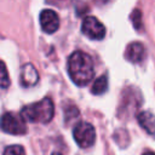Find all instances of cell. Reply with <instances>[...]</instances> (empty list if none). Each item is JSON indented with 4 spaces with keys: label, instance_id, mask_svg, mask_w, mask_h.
Instances as JSON below:
<instances>
[{
    "label": "cell",
    "instance_id": "obj_11",
    "mask_svg": "<svg viewBox=\"0 0 155 155\" xmlns=\"http://www.w3.org/2000/svg\"><path fill=\"white\" fill-rule=\"evenodd\" d=\"M10 76L7 73V68L4 62L0 61V88H7L10 86Z\"/></svg>",
    "mask_w": 155,
    "mask_h": 155
},
{
    "label": "cell",
    "instance_id": "obj_15",
    "mask_svg": "<svg viewBox=\"0 0 155 155\" xmlns=\"http://www.w3.org/2000/svg\"><path fill=\"white\" fill-rule=\"evenodd\" d=\"M52 155H62V154H61V153H53Z\"/></svg>",
    "mask_w": 155,
    "mask_h": 155
},
{
    "label": "cell",
    "instance_id": "obj_5",
    "mask_svg": "<svg viewBox=\"0 0 155 155\" xmlns=\"http://www.w3.org/2000/svg\"><path fill=\"white\" fill-rule=\"evenodd\" d=\"M81 31L92 40H102L105 36V27L93 16H87L84 18Z\"/></svg>",
    "mask_w": 155,
    "mask_h": 155
},
{
    "label": "cell",
    "instance_id": "obj_14",
    "mask_svg": "<svg viewBox=\"0 0 155 155\" xmlns=\"http://www.w3.org/2000/svg\"><path fill=\"white\" fill-rule=\"evenodd\" d=\"M142 155H155V153H154V151H150V150H148V151L143 153Z\"/></svg>",
    "mask_w": 155,
    "mask_h": 155
},
{
    "label": "cell",
    "instance_id": "obj_9",
    "mask_svg": "<svg viewBox=\"0 0 155 155\" xmlns=\"http://www.w3.org/2000/svg\"><path fill=\"white\" fill-rule=\"evenodd\" d=\"M137 120L139 125L150 134H155V116L150 111H140L137 115Z\"/></svg>",
    "mask_w": 155,
    "mask_h": 155
},
{
    "label": "cell",
    "instance_id": "obj_4",
    "mask_svg": "<svg viewBox=\"0 0 155 155\" xmlns=\"http://www.w3.org/2000/svg\"><path fill=\"white\" fill-rule=\"evenodd\" d=\"M73 136L78 145L81 148H90L96 142V131L94 127L85 121H81L75 125L73 130Z\"/></svg>",
    "mask_w": 155,
    "mask_h": 155
},
{
    "label": "cell",
    "instance_id": "obj_13",
    "mask_svg": "<svg viewBox=\"0 0 155 155\" xmlns=\"http://www.w3.org/2000/svg\"><path fill=\"white\" fill-rule=\"evenodd\" d=\"M140 18H142V13H140V11L138 8H136L131 15V21H132V24H133V27L136 29H140V27H142Z\"/></svg>",
    "mask_w": 155,
    "mask_h": 155
},
{
    "label": "cell",
    "instance_id": "obj_8",
    "mask_svg": "<svg viewBox=\"0 0 155 155\" xmlns=\"http://www.w3.org/2000/svg\"><path fill=\"white\" fill-rule=\"evenodd\" d=\"M144 53H145V50H144L143 44H140L138 41H134V42L128 44V46L126 47L125 56L130 62L138 63L144 58Z\"/></svg>",
    "mask_w": 155,
    "mask_h": 155
},
{
    "label": "cell",
    "instance_id": "obj_3",
    "mask_svg": "<svg viewBox=\"0 0 155 155\" xmlns=\"http://www.w3.org/2000/svg\"><path fill=\"white\" fill-rule=\"evenodd\" d=\"M0 128L10 134H24L28 130L22 116L12 111L2 114L0 117Z\"/></svg>",
    "mask_w": 155,
    "mask_h": 155
},
{
    "label": "cell",
    "instance_id": "obj_12",
    "mask_svg": "<svg viewBox=\"0 0 155 155\" xmlns=\"http://www.w3.org/2000/svg\"><path fill=\"white\" fill-rule=\"evenodd\" d=\"M2 155H25V151L22 145L15 144V145H8L7 148H5Z\"/></svg>",
    "mask_w": 155,
    "mask_h": 155
},
{
    "label": "cell",
    "instance_id": "obj_2",
    "mask_svg": "<svg viewBox=\"0 0 155 155\" xmlns=\"http://www.w3.org/2000/svg\"><path fill=\"white\" fill-rule=\"evenodd\" d=\"M54 114V105L51 98L45 97L44 99L25 105L21 110V116L23 120L30 121V122H40V124H47L52 120Z\"/></svg>",
    "mask_w": 155,
    "mask_h": 155
},
{
    "label": "cell",
    "instance_id": "obj_6",
    "mask_svg": "<svg viewBox=\"0 0 155 155\" xmlns=\"http://www.w3.org/2000/svg\"><path fill=\"white\" fill-rule=\"evenodd\" d=\"M40 25L42 30L47 34L54 33L59 28V17L58 15L50 8H45L40 13Z\"/></svg>",
    "mask_w": 155,
    "mask_h": 155
},
{
    "label": "cell",
    "instance_id": "obj_1",
    "mask_svg": "<svg viewBox=\"0 0 155 155\" xmlns=\"http://www.w3.org/2000/svg\"><path fill=\"white\" fill-rule=\"evenodd\" d=\"M68 73L78 86H86L94 76V63L90 54L75 51L68 58Z\"/></svg>",
    "mask_w": 155,
    "mask_h": 155
},
{
    "label": "cell",
    "instance_id": "obj_10",
    "mask_svg": "<svg viewBox=\"0 0 155 155\" xmlns=\"http://www.w3.org/2000/svg\"><path fill=\"white\" fill-rule=\"evenodd\" d=\"M107 87H108V78L105 75H101L94 80L91 87V92L93 94H103L107 91Z\"/></svg>",
    "mask_w": 155,
    "mask_h": 155
},
{
    "label": "cell",
    "instance_id": "obj_7",
    "mask_svg": "<svg viewBox=\"0 0 155 155\" xmlns=\"http://www.w3.org/2000/svg\"><path fill=\"white\" fill-rule=\"evenodd\" d=\"M19 81L22 86L29 87V86H34L38 81H39V74L38 70L35 69V67L30 63H27L23 65L22 70H21V76H19Z\"/></svg>",
    "mask_w": 155,
    "mask_h": 155
}]
</instances>
